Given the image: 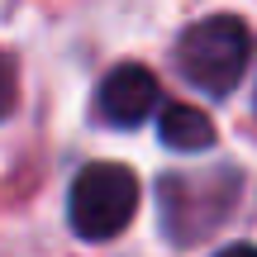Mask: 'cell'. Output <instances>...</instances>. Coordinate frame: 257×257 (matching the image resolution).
Segmentation results:
<instances>
[{
	"mask_svg": "<svg viewBox=\"0 0 257 257\" xmlns=\"http://www.w3.org/2000/svg\"><path fill=\"white\" fill-rule=\"evenodd\" d=\"M157 105H162L157 76L148 72V67H134V62L114 67V72L100 81V91H95V114H100V124H110V128L148 124L157 114Z\"/></svg>",
	"mask_w": 257,
	"mask_h": 257,
	"instance_id": "obj_3",
	"label": "cell"
},
{
	"mask_svg": "<svg viewBox=\"0 0 257 257\" xmlns=\"http://www.w3.org/2000/svg\"><path fill=\"white\" fill-rule=\"evenodd\" d=\"M157 134H162V143L176 148V153H205V148L214 143L210 114L195 110V105H162V110H157Z\"/></svg>",
	"mask_w": 257,
	"mask_h": 257,
	"instance_id": "obj_4",
	"label": "cell"
},
{
	"mask_svg": "<svg viewBox=\"0 0 257 257\" xmlns=\"http://www.w3.org/2000/svg\"><path fill=\"white\" fill-rule=\"evenodd\" d=\"M252 62V34L233 15H210L176 38V67L205 95H229Z\"/></svg>",
	"mask_w": 257,
	"mask_h": 257,
	"instance_id": "obj_1",
	"label": "cell"
},
{
	"mask_svg": "<svg viewBox=\"0 0 257 257\" xmlns=\"http://www.w3.org/2000/svg\"><path fill=\"white\" fill-rule=\"evenodd\" d=\"M15 110V67H10V57L0 53V119Z\"/></svg>",
	"mask_w": 257,
	"mask_h": 257,
	"instance_id": "obj_5",
	"label": "cell"
},
{
	"mask_svg": "<svg viewBox=\"0 0 257 257\" xmlns=\"http://www.w3.org/2000/svg\"><path fill=\"white\" fill-rule=\"evenodd\" d=\"M138 210V176L119 162H91L67 191V224L86 243H110L128 229Z\"/></svg>",
	"mask_w": 257,
	"mask_h": 257,
	"instance_id": "obj_2",
	"label": "cell"
},
{
	"mask_svg": "<svg viewBox=\"0 0 257 257\" xmlns=\"http://www.w3.org/2000/svg\"><path fill=\"white\" fill-rule=\"evenodd\" d=\"M214 257H257L252 243H233V248H224V252H214Z\"/></svg>",
	"mask_w": 257,
	"mask_h": 257,
	"instance_id": "obj_6",
	"label": "cell"
}]
</instances>
